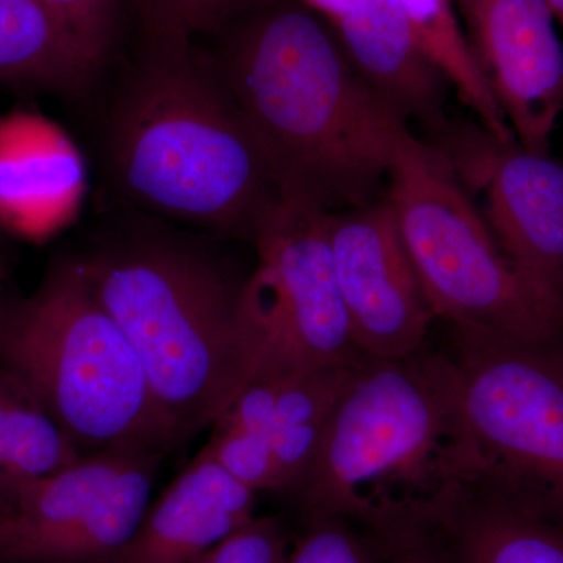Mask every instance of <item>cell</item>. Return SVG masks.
<instances>
[{
    "label": "cell",
    "mask_w": 563,
    "mask_h": 563,
    "mask_svg": "<svg viewBox=\"0 0 563 563\" xmlns=\"http://www.w3.org/2000/svg\"><path fill=\"white\" fill-rule=\"evenodd\" d=\"M388 179L387 199L433 317L457 331L562 342L563 302L506 257L439 147L407 132Z\"/></svg>",
    "instance_id": "8992f818"
},
{
    "label": "cell",
    "mask_w": 563,
    "mask_h": 563,
    "mask_svg": "<svg viewBox=\"0 0 563 563\" xmlns=\"http://www.w3.org/2000/svg\"><path fill=\"white\" fill-rule=\"evenodd\" d=\"M301 2L324 18L329 24H333L350 9L351 0H301Z\"/></svg>",
    "instance_id": "4316f807"
},
{
    "label": "cell",
    "mask_w": 563,
    "mask_h": 563,
    "mask_svg": "<svg viewBox=\"0 0 563 563\" xmlns=\"http://www.w3.org/2000/svg\"><path fill=\"white\" fill-rule=\"evenodd\" d=\"M125 333L179 444L217 422L261 372L243 274L213 235L122 222L79 255Z\"/></svg>",
    "instance_id": "3957f363"
},
{
    "label": "cell",
    "mask_w": 563,
    "mask_h": 563,
    "mask_svg": "<svg viewBox=\"0 0 563 563\" xmlns=\"http://www.w3.org/2000/svg\"><path fill=\"white\" fill-rule=\"evenodd\" d=\"M295 493L312 521L358 518L396 548L446 531L479 499L451 354L358 362Z\"/></svg>",
    "instance_id": "7a4b0ae2"
},
{
    "label": "cell",
    "mask_w": 563,
    "mask_h": 563,
    "mask_svg": "<svg viewBox=\"0 0 563 563\" xmlns=\"http://www.w3.org/2000/svg\"><path fill=\"white\" fill-rule=\"evenodd\" d=\"M446 155L506 257L563 302V162L503 143L481 125L443 124Z\"/></svg>",
    "instance_id": "30bf717a"
},
{
    "label": "cell",
    "mask_w": 563,
    "mask_h": 563,
    "mask_svg": "<svg viewBox=\"0 0 563 563\" xmlns=\"http://www.w3.org/2000/svg\"><path fill=\"white\" fill-rule=\"evenodd\" d=\"M287 563H380L361 537L339 520L313 521V528L288 554Z\"/></svg>",
    "instance_id": "d4e9b609"
},
{
    "label": "cell",
    "mask_w": 563,
    "mask_h": 563,
    "mask_svg": "<svg viewBox=\"0 0 563 563\" xmlns=\"http://www.w3.org/2000/svg\"><path fill=\"white\" fill-rule=\"evenodd\" d=\"M113 190L150 217L247 239L279 201L213 57L191 41H147L103 124Z\"/></svg>",
    "instance_id": "277c9868"
},
{
    "label": "cell",
    "mask_w": 563,
    "mask_h": 563,
    "mask_svg": "<svg viewBox=\"0 0 563 563\" xmlns=\"http://www.w3.org/2000/svg\"><path fill=\"white\" fill-rule=\"evenodd\" d=\"M466 41L515 139L550 154L563 111V44L547 0H454Z\"/></svg>",
    "instance_id": "7c38bea8"
},
{
    "label": "cell",
    "mask_w": 563,
    "mask_h": 563,
    "mask_svg": "<svg viewBox=\"0 0 563 563\" xmlns=\"http://www.w3.org/2000/svg\"><path fill=\"white\" fill-rule=\"evenodd\" d=\"M422 49L479 118L481 128L503 143L515 139L501 107L474 60L451 0H398Z\"/></svg>",
    "instance_id": "d6986e66"
},
{
    "label": "cell",
    "mask_w": 563,
    "mask_h": 563,
    "mask_svg": "<svg viewBox=\"0 0 563 563\" xmlns=\"http://www.w3.org/2000/svg\"><path fill=\"white\" fill-rule=\"evenodd\" d=\"M262 0H139L147 41H192L220 32Z\"/></svg>",
    "instance_id": "44dd1931"
},
{
    "label": "cell",
    "mask_w": 563,
    "mask_h": 563,
    "mask_svg": "<svg viewBox=\"0 0 563 563\" xmlns=\"http://www.w3.org/2000/svg\"><path fill=\"white\" fill-rule=\"evenodd\" d=\"M329 25L358 76L402 120L442 128L450 81L422 49L398 0H351Z\"/></svg>",
    "instance_id": "5bb4252c"
},
{
    "label": "cell",
    "mask_w": 563,
    "mask_h": 563,
    "mask_svg": "<svg viewBox=\"0 0 563 563\" xmlns=\"http://www.w3.org/2000/svg\"><path fill=\"white\" fill-rule=\"evenodd\" d=\"M451 563H563V540L539 518L506 504L473 501L444 531Z\"/></svg>",
    "instance_id": "ffe728a7"
},
{
    "label": "cell",
    "mask_w": 563,
    "mask_h": 563,
    "mask_svg": "<svg viewBox=\"0 0 563 563\" xmlns=\"http://www.w3.org/2000/svg\"><path fill=\"white\" fill-rule=\"evenodd\" d=\"M390 563H448L422 542L402 544Z\"/></svg>",
    "instance_id": "484cf974"
},
{
    "label": "cell",
    "mask_w": 563,
    "mask_h": 563,
    "mask_svg": "<svg viewBox=\"0 0 563 563\" xmlns=\"http://www.w3.org/2000/svg\"><path fill=\"white\" fill-rule=\"evenodd\" d=\"M3 277H5V272H3L2 263H0V307L5 301V298H3Z\"/></svg>",
    "instance_id": "f1b7e54d"
},
{
    "label": "cell",
    "mask_w": 563,
    "mask_h": 563,
    "mask_svg": "<svg viewBox=\"0 0 563 563\" xmlns=\"http://www.w3.org/2000/svg\"><path fill=\"white\" fill-rule=\"evenodd\" d=\"M328 217L279 199L255 228L257 261L243 292L244 324L261 354L255 380L366 358L352 340Z\"/></svg>",
    "instance_id": "ba28073f"
},
{
    "label": "cell",
    "mask_w": 563,
    "mask_h": 563,
    "mask_svg": "<svg viewBox=\"0 0 563 563\" xmlns=\"http://www.w3.org/2000/svg\"><path fill=\"white\" fill-rule=\"evenodd\" d=\"M357 363L268 379L273 412L265 437L276 461L282 492L295 490L309 472Z\"/></svg>",
    "instance_id": "e0dca14e"
},
{
    "label": "cell",
    "mask_w": 563,
    "mask_h": 563,
    "mask_svg": "<svg viewBox=\"0 0 563 563\" xmlns=\"http://www.w3.org/2000/svg\"><path fill=\"white\" fill-rule=\"evenodd\" d=\"M162 459L109 448L18 488L0 515V563L120 562L150 509Z\"/></svg>",
    "instance_id": "9c48e42d"
},
{
    "label": "cell",
    "mask_w": 563,
    "mask_h": 563,
    "mask_svg": "<svg viewBox=\"0 0 563 563\" xmlns=\"http://www.w3.org/2000/svg\"><path fill=\"white\" fill-rule=\"evenodd\" d=\"M203 450L252 492H282L279 472L268 439L235 428H213Z\"/></svg>",
    "instance_id": "7402d4cb"
},
{
    "label": "cell",
    "mask_w": 563,
    "mask_h": 563,
    "mask_svg": "<svg viewBox=\"0 0 563 563\" xmlns=\"http://www.w3.org/2000/svg\"><path fill=\"white\" fill-rule=\"evenodd\" d=\"M99 73L43 0H0V84L79 96Z\"/></svg>",
    "instance_id": "2e32d148"
},
{
    "label": "cell",
    "mask_w": 563,
    "mask_h": 563,
    "mask_svg": "<svg viewBox=\"0 0 563 563\" xmlns=\"http://www.w3.org/2000/svg\"><path fill=\"white\" fill-rule=\"evenodd\" d=\"M561 344H562V347H563V339H562V342H561Z\"/></svg>",
    "instance_id": "4dcf8cb0"
},
{
    "label": "cell",
    "mask_w": 563,
    "mask_h": 563,
    "mask_svg": "<svg viewBox=\"0 0 563 563\" xmlns=\"http://www.w3.org/2000/svg\"><path fill=\"white\" fill-rule=\"evenodd\" d=\"M453 350L479 499L533 517L563 512L561 342L529 344L454 329Z\"/></svg>",
    "instance_id": "52a82bcc"
},
{
    "label": "cell",
    "mask_w": 563,
    "mask_h": 563,
    "mask_svg": "<svg viewBox=\"0 0 563 563\" xmlns=\"http://www.w3.org/2000/svg\"><path fill=\"white\" fill-rule=\"evenodd\" d=\"M102 69L113 40L118 0H43Z\"/></svg>",
    "instance_id": "cb8c5ba5"
},
{
    "label": "cell",
    "mask_w": 563,
    "mask_h": 563,
    "mask_svg": "<svg viewBox=\"0 0 563 563\" xmlns=\"http://www.w3.org/2000/svg\"><path fill=\"white\" fill-rule=\"evenodd\" d=\"M255 495L202 448L150 506L118 563H195L254 518Z\"/></svg>",
    "instance_id": "4fadbf2b"
},
{
    "label": "cell",
    "mask_w": 563,
    "mask_h": 563,
    "mask_svg": "<svg viewBox=\"0 0 563 563\" xmlns=\"http://www.w3.org/2000/svg\"><path fill=\"white\" fill-rule=\"evenodd\" d=\"M79 185V157L55 125L29 113L0 120L2 224L49 228L68 213Z\"/></svg>",
    "instance_id": "9a60e30c"
},
{
    "label": "cell",
    "mask_w": 563,
    "mask_h": 563,
    "mask_svg": "<svg viewBox=\"0 0 563 563\" xmlns=\"http://www.w3.org/2000/svg\"><path fill=\"white\" fill-rule=\"evenodd\" d=\"M231 24L214 62L279 198L329 213L372 202L409 129L329 22L301 0H262Z\"/></svg>",
    "instance_id": "6da1fadb"
},
{
    "label": "cell",
    "mask_w": 563,
    "mask_h": 563,
    "mask_svg": "<svg viewBox=\"0 0 563 563\" xmlns=\"http://www.w3.org/2000/svg\"><path fill=\"white\" fill-rule=\"evenodd\" d=\"M2 510H3V501H2V496H0V515H2Z\"/></svg>",
    "instance_id": "f546056e"
},
{
    "label": "cell",
    "mask_w": 563,
    "mask_h": 563,
    "mask_svg": "<svg viewBox=\"0 0 563 563\" xmlns=\"http://www.w3.org/2000/svg\"><path fill=\"white\" fill-rule=\"evenodd\" d=\"M550 3L551 9H553L555 18L563 25V0H547Z\"/></svg>",
    "instance_id": "83f0119b"
},
{
    "label": "cell",
    "mask_w": 563,
    "mask_h": 563,
    "mask_svg": "<svg viewBox=\"0 0 563 563\" xmlns=\"http://www.w3.org/2000/svg\"><path fill=\"white\" fill-rule=\"evenodd\" d=\"M84 457L20 377L0 365V496L44 479Z\"/></svg>",
    "instance_id": "ac0fdd59"
},
{
    "label": "cell",
    "mask_w": 563,
    "mask_h": 563,
    "mask_svg": "<svg viewBox=\"0 0 563 563\" xmlns=\"http://www.w3.org/2000/svg\"><path fill=\"white\" fill-rule=\"evenodd\" d=\"M329 243L355 346L366 358L424 350L433 320L390 201L329 213Z\"/></svg>",
    "instance_id": "8fae6325"
},
{
    "label": "cell",
    "mask_w": 563,
    "mask_h": 563,
    "mask_svg": "<svg viewBox=\"0 0 563 563\" xmlns=\"http://www.w3.org/2000/svg\"><path fill=\"white\" fill-rule=\"evenodd\" d=\"M287 539L274 518H252L195 563H287Z\"/></svg>",
    "instance_id": "603a6c76"
},
{
    "label": "cell",
    "mask_w": 563,
    "mask_h": 563,
    "mask_svg": "<svg viewBox=\"0 0 563 563\" xmlns=\"http://www.w3.org/2000/svg\"><path fill=\"white\" fill-rule=\"evenodd\" d=\"M0 365L20 377L81 455L179 446L139 355L92 291L79 255L52 262L38 287L0 307Z\"/></svg>",
    "instance_id": "5b68a950"
}]
</instances>
